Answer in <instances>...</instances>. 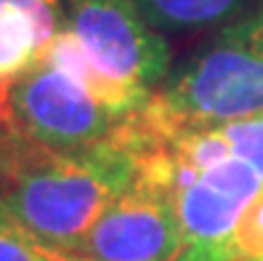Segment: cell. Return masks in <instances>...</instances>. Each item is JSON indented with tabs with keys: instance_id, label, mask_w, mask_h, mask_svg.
Masks as SVG:
<instances>
[{
	"instance_id": "cell-10",
	"label": "cell",
	"mask_w": 263,
	"mask_h": 261,
	"mask_svg": "<svg viewBox=\"0 0 263 261\" xmlns=\"http://www.w3.org/2000/svg\"><path fill=\"white\" fill-rule=\"evenodd\" d=\"M178 261H263V189L250 200L234 229L213 251Z\"/></svg>"
},
{
	"instance_id": "cell-7",
	"label": "cell",
	"mask_w": 263,
	"mask_h": 261,
	"mask_svg": "<svg viewBox=\"0 0 263 261\" xmlns=\"http://www.w3.org/2000/svg\"><path fill=\"white\" fill-rule=\"evenodd\" d=\"M61 6L8 3L0 6V123H8V94L29 69L40 64V54L61 29Z\"/></svg>"
},
{
	"instance_id": "cell-5",
	"label": "cell",
	"mask_w": 263,
	"mask_h": 261,
	"mask_svg": "<svg viewBox=\"0 0 263 261\" xmlns=\"http://www.w3.org/2000/svg\"><path fill=\"white\" fill-rule=\"evenodd\" d=\"M72 253L93 261H178L183 240L173 197L136 173Z\"/></svg>"
},
{
	"instance_id": "cell-11",
	"label": "cell",
	"mask_w": 263,
	"mask_h": 261,
	"mask_svg": "<svg viewBox=\"0 0 263 261\" xmlns=\"http://www.w3.org/2000/svg\"><path fill=\"white\" fill-rule=\"evenodd\" d=\"M226 139L231 155L245 160L263 181V112L242 117L226 126H215Z\"/></svg>"
},
{
	"instance_id": "cell-12",
	"label": "cell",
	"mask_w": 263,
	"mask_h": 261,
	"mask_svg": "<svg viewBox=\"0 0 263 261\" xmlns=\"http://www.w3.org/2000/svg\"><path fill=\"white\" fill-rule=\"evenodd\" d=\"M0 261H51L43 242L0 200Z\"/></svg>"
},
{
	"instance_id": "cell-1",
	"label": "cell",
	"mask_w": 263,
	"mask_h": 261,
	"mask_svg": "<svg viewBox=\"0 0 263 261\" xmlns=\"http://www.w3.org/2000/svg\"><path fill=\"white\" fill-rule=\"evenodd\" d=\"M133 176V155L112 139L69 152L32 144L16 133H6L0 144V200L56 251H77Z\"/></svg>"
},
{
	"instance_id": "cell-3",
	"label": "cell",
	"mask_w": 263,
	"mask_h": 261,
	"mask_svg": "<svg viewBox=\"0 0 263 261\" xmlns=\"http://www.w3.org/2000/svg\"><path fill=\"white\" fill-rule=\"evenodd\" d=\"M122 117L48 64H37L11 88L6 131L48 149H88L109 142Z\"/></svg>"
},
{
	"instance_id": "cell-4",
	"label": "cell",
	"mask_w": 263,
	"mask_h": 261,
	"mask_svg": "<svg viewBox=\"0 0 263 261\" xmlns=\"http://www.w3.org/2000/svg\"><path fill=\"white\" fill-rule=\"evenodd\" d=\"M67 27L109 78L154 94L170 69V48L133 0H67Z\"/></svg>"
},
{
	"instance_id": "cell-9",
	"label": "cell",
	"mask_w": 263,
	"mask_h": 261,
	"mask_svg": "<svg viewBox=\"0 0 263 261\" xmlns=\"http://www.w3.org/2000/svg\"><path fill=\"white\" fill-rule=\"evenodd\" d=\"M154 29L186 32L226 24L253 8L255 0H133Z\"/></svg>"
},
{
	"instance_id": "cell-6",
	"label": "cell",
	"mask_w": 263,
	"mask_h": 261,
	"mask_svg": "<svg viewBox=\"0 0 263 261\" xmlns=\"http://www.w3.org/2000/svg\"><path fill=\"white\" fill-rule=\"evenodd\" d=\"M263 189V181L239 158H226L173 192V208L183 240L181 258H194L221 245L242 211Z\"/></svg>"
},
{
	"instance_id": "cell-2",
	"label": "cell",
	"mask_w": 263,
	"mask_h": 261,
	"mask_svg": "<svg viewBox=\"0 0 263 261\" xmlns=\"http://www.w3.org/2000/svg\"><path fill=\"white\" fill-rule=\"evenodd\" d=\"M263 112V3L226 22L178 64L133 123L149 139Z\"/></svg>"
},
{
	"instance_id": "cell-8",
	"label": "cell",
	"mask_w": 263,
	"mask_h": 261,
	"mask_svg": "<svg viewBox=\"0 0 263 261\" xmlns=\"http://www.w3.org/2000/svg\"><path fill=\"white\" fill-rule=\"evenodd\" d=\"M40 64H48V67H53L59 72L69 75L72 80H77L90 96H93L96 101H101L106 110H109L112 115H117V117H128V115L138 112L152 96V94L130 88L125 83L109 78L106 72H101V67L85 51L83 40L77 38L67 24L61 27L59 32L48 40V45L43 48Z\"/></svg>"
},
{
	"instance_id": "cell-13",
	"label": "cell",
	"mask_w": 263,
	"mask_h": 261,
	"mask_svg": "<svg viewBox=\"0 0 263 261\" xmlns=\"http://www.w3.org/2000/svg\"><path fill=\"white\" fill-rule=\"evenodd\" d=\"M45 253H48L51 261H93V258H85L80 253H69V251H56V248H48V245H43Z\"/></svg>"
}]
</instances>
